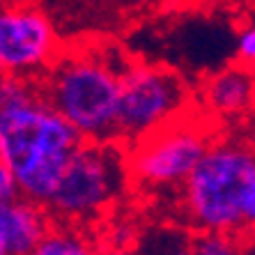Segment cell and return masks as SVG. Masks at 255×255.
Segmentation results:
<instances>
[{"label":"cell","mask_w":255,"mask_h":255,"mask_svg":"<svg viewBox=\"0 0 255 255\" xmlns=\"http://www.w3.org/2000/svg\"><path fill=\"white\" fill-rule=\"evenodd\" d=\"M131 62L113 39L83 37L65 44L37 83L48 106L83 140H118L120 81Z\"/></svg>","instance_id":"cell-1"},{"label":"cell","mask_w":255,"mask_h":255,"mask_svg":"<svg viewBox=\"0 0 255 255\" xmlns=\"http://www.w3.org/2000/svg\"><path fill=\"white\" fill-rule=\"evenodd\" d=\"M81 142V133L46 104L37 81L0 101V159L28 200L46 205Z\"/></svg>","instance_id":"cell-2"},{"label":"cell","mask_w":255,"mask_h":255,"mask_svg":"<svg viewBox=\"0 0 255 255\" xmlns=\"http://www.w3.org/2000/svg\"><path fill=\"white\" fill-rule=\"evenodd\" d=\"M182 198L198 230L244 237L255 221V156L249 142L216 140L182 182Z\"/></svg>","instance_id":"cell-3"},{"label":"cell","mask_w":255,"mask_h":255,"mask_svg":"<svg viewBox=\"0 0 255 255\" xmlns=\"http://www.w3.org/2000/svg\"><path fill=\"white\" fill-rule=\"evenodd\" d=\"M127 152L118 140H83L46 200L48 216L71 223L97 219L125 186Z\"/></svg>","instance_id":"cell-4"},{"label":"cell","mask_w":255,"mask_h":255,"mask_svg":"<svg viewBox=\"0 0 255 255\" xmlns=\"http://www.w3.org/2000/svg\"><path fill=\"white\" fill-rule=\"evenodd\" d=\"M193 90L184 74L168 65L133 60L120 81L118 142L133 145L191 113Z\"/></svg>","instance_id":"cell-5"},{"label":"cell","mask_w":255,"mask_h":255,"mask_svg":"<svg viewBox=\"0 0 255 255\" xmlns=\"http://www.w3.org/2000/svg\"><path fill=\"white\" fill-rule=\"evenodd\" d=\"M207 120L184 115L129 145L127 170L147 186H177L214 142Z\"/></svg>","instance_id":"cell-6"},{"label":"cell","mask_w":255,"mask_h":255,"mask_svg":"<svg viewBox=\"0 0 255 255\" xmlns=\"http://www.w3.org/2000/svg\"><path fill=\"white\" fill-rule=\"evenodd\" d=\"M65 46L39 0H0V74L39 78Z\"/></svg>","instance_id":"cell-7"},{"label":"cell","mask_w":255,"mask_h":255,"mask_svg":"<svg viewBox=\"0 0 255 255\" xmlns=\"http://www.w3.org/2000/svg\"><path fill=\"white\" fill-rule=\"evenodd\" d=\"M253 67H244L239 62L209 74L200 83L196 97L202 104L207 118L221 122H237L244 120L253 108Z\"/></svg>","instance_id":"cell-8"},{"label":"cell","mask_w":255,"mask_h":255,"mask_svg":"<svg viewBox=\"0 0 255 255\" xmlns=\"http://www.w3.org/2000/svg\"><path fill=\"white\" fill-rule=\"evenodd\" d=\"M44 205L14 196L0 205V249L5 255H30L48 230Z\"/></svg>","instance_id":"cell-9"},{"label":"cell","mask_w":255,"mask_h":255,"mask_svg":"<svg viewBox=\"0 0 255 255\" xmlns=\"http://www.w3.org/2000/svg\"><path fill=\"white\" fill-rule=\"evenodd\" d=\"M71 16L88 18V21H133L156 12L166 0H65Z\"/></svg>","instance_id":"cell-10"},{"label":"cell","mask_w":255,"mask_h":255,"mask_svg":"<svg viewBox=\"0 0 255 255\" xmlns=\"http://www.w3.org/2000/svg\"><path fill=\"white\" fill-rule=\"evenodd\" d=\"M30 255H95V249L78 230L65 226L48 228Z\"/></svg>","instance_id":"cell-11"},{"label":"cell","mask_w":255,"mask_h":255,"mask_svg":"<svg viewBox=\"0 0 255 255\" xmlns=\"http://www.w3.org/2000/svg\"><path fill=\"white\" fill-rule=\"evenodd\" d=\"M136 255H191V235L179 228H152L138 239Z\"/></svg>","instance_id":"cell-12"},{"label":"cell","mask_w":255,"mask_h":255,"mask_svg":"<svg viewBox=\"0 0 255 255\" xmlns=\"http://www.w3.org/2000/svg\"><path fill=\"white\" fill-rule=\"evenodd\" d=\"M242 237L228 232L202 230L191 237V255H244Z\"/></svg>","instance_id":"cell-13"},{"label":"cell","mask_w":255,"mask_h":255,"mask_svg":"<svg viewBox=\"0 0 255 255\" xmlns=\"http://www.w3.org/2000/svg\"><path fill=\"white\" fill-rule=\"evenodd\" d=\"M235 62L244 67H253L255 62V30L251 21L242 23L235 32Z\"/></svg>","instance_id":"cell-14"},{"label":"cell","mask_w":255,"mask_h":255,"mask_svg":"<svg viewBox=\"0 0 255 255\" xmlns=\"http://www.w3.org/2000/svg\"><path fill=\"white\" fill-rule=\"evenodd\" d=\"M14 196H18L16 182H14L9 168H7L5 163H2V159H0V205L7 200H12Z\"/></svg>","instance_id":"cell-15"},{"label":"cell","mask_w":255,"mask_h":255,"mask_svg":"<svg viewBox=\"0 0 255 255\" xmlns=\"http://www.w3.org/2000/svg\"><path fill=\"white\" fill-rule=\"evenodd\" d=\"M95 255H136V251H129V249H120V246H111V249H101V251H95Z\"/></svg>","instance_id":"cell-16"},{"label":"cell","mask_w":255,"mask_h":255,"mask_svg":"<svg viewBox=\"0 0 255 255\" xmlns=\"http://www.w3.org/2000/svg\"><path fill=\"white\" fill-rule=\"evenodd\" d=\"M0 255H5V253H2V249H0Z\"/></svg>","instance_id":"cell-17"}]
</instances>
